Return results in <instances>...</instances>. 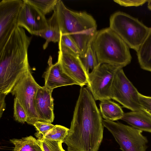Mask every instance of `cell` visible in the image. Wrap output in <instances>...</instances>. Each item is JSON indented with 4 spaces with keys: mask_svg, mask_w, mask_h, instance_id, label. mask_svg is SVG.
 I'll return each instance as SVG.
<instances>
[{
    "mask_svg": "<svg viewBox=\"0 0 151 151\" xmlns=\"http://www.w3.org/2000/svg\"><path fill=\"white\" fill-rule=\"evenodd\" d=\"M103 120L91 92L81 87L70 128L63 141L67 151H98L103 139Z\"/></svg>",
    "mask_w": 151,
    "mask_h": 151,
    "instance_id": "6da1fadb",
    "label": "cell"
},
{
    "mask_svg": "<svg viewBox=\"0 0 151 151\" xmlns=\"http://www.w3.org/2000/svg\"><path fill=\"white\" fill-rule=\"evenodd\" d=\"M32 37L17 26L0 50V93L6 95L27 72L30 70L28 49Z\"/></svg>",
    "mask_w": 151,
    "mask_h": 151,
    "instance_id": "7a4b0ae2",
    "label": "cell"
},
{
    "mask_svg": "<svg viewBox=\"0 0 151 151\" xmlns=\"http://www.w3.org/2000/svg\"><path fill=\"white\" fill-rule=\"evenodd\" d=\"M53 11L60 33L69 35L80 51V58H83L97 31L96 20L85 12L70 10L61 0H58Z\"/></svg>",
    "mask_w": 151,
    "mask_h": 151,
    "instance_id": "3957f363",
    "label": "cell"
},
{
    "mask_svg": "<svg viewBox=\"0 0 151 151\" xmlns=\"http://www.w3.org/2000/svg\"><path fill=\"white\" fill-rule=\"evenodd\" d=\"M92 45L99 64L122 68L131 62L129 47L109 27L97 31Z\"/></svg>",
    "mask_w": 151,
    "mask_h": 151,
    "instance_id": "277c9868",
    "label": "cell"
},
{
    "mask_svg": "<svg viewBox=\"0 0 151 151\" xmlns=\"http://www.w3.org/2000/svg\"><path fill=\"white\" fill-rule=\"evenodd\" d=\"M125 42L128 47L137 52L144 42L150 28L137 19L118 11L109 19V27Z\"/></svg>",
    "mask_w": 151,
    "mask_h": 151,
    "instance_id": "5b68a950",
    "label": "cell"
},
{
    "mask_svg": "<svg viewBox=\"0 0 151 151\" xmlns=\"http://www.w3.org/2000/svg\"><path fill=\"white\" fill-rule=\"evenodd\" d=\"M103 125L111 134L123 151H146L148 141L142 131L119 122L103 119Z\"/></svg>",
    "mask_w": 151,
    "mask_h": 151,
    "instance_id": "8992f818",
    "label": "cell"
},
{
    "mask_svg": "<svg viewBox=\"0 0 151 151\" xmlns=\"http://www.w3.org/2000/svg\"><path fill=\"white\" fill-rule=\"evenodd\" d=\"M40 86L36 82L29 70L20 79L11 92L25 109L27 115L26 122L33 126L38 121L35 98L37 90Z\"/></svg>",
    "mask_w": 151,
    "mask_h": 151,
    "instance_id": "52a82bcc",
    "label": "cell"
},
{
    "mask_svg": "<svg viewBox=\"0 0 151 151\" xmlns=\"http://www.w3.org/2000/svg\"><path fill=\"white\" fill-rule=\"evenodd\" d=\"M118 68L107 64H99L88 73L87 88L95 100L111 99L114 78Z\"/></svg>",
    "mask_w": 151,
    "mask_h": 151,
    "instance_id": "ba28073f",
    "label": "cell"
},
{
    "mask_svg": "<svg viewBox=\"0 0 151 151\" xmlns=\"http://www.w3.org/2000/svg\"><path fill=\"white\" fill-rule=\"evenodd\" d=\"M139 93L125 75L122 68H118L114 78L111 99L132 111L143 110L139 101Z\"/></svg>",
    "mask_w": 151,
    "mask_h": 151,
    "instance_id": "9c48e42d",
    "label": "cell"
},
{
    "mask_svg": "<svg viewBox=\"0 0 151 151\" xmlns=\"http://www.w3.org/2000/svg\"><path fill=\"white\" fill-rule=\"evenodd\" d=\"M23 2L21 0H2L0 2V50L17 26Z\"/></svg>",
    "mask_w": 151,
    "mask_h": 151,
    "instance_id": "30bf717a",
    "label": "cell"
},
{
    "mask_svg": "<svg viewBox=\"0 0 151 151\" xmlns=\"http://www.w3.org/2000/svg\"><path fill=\"white\" fill-rule=\"evenodd\" d=\"M23 2L18 17L17 26L24 28L32 35L39 36L48 27L47 20L45 16L37 8Z\"/></svg>",
    "mask_w": 151,
    "mask_h": 151,
    "instance_id": "8fae6325",
    "label": "cell"
},
{
    "mask_svg": "<svg viewBox=\"0 0 151 151\" xmlns=\"http://www.w3.org/2000/svg\"><path fill=\"white\" fill-rule=\"evenodd\" d=\"M58 61L64 72L81 87L87 84L88 76L79 56L73 52H58Z\"/></svg>",
    "mask_w": 151,
    "mask_h": 151,
    "instance_id": "7c38bea8",
    "label": "cell"
},
{
    "mask_svg": "<svg viewBox=\"0 0 151 151\" xmlns=\"http://www.w3.org/2000/svg\"><path fill=\"white\" fill-rule=\"evenodd\" d=\"M53 89L40 86L37 90L35 98V107L38 121L49 123L54 119Z\"/></svg>",
    "mask_w": 151,
    "mask_h": 151,
    "instance_id": "4fadbf2b",
    "label": "cell"
},
{
    "mask_svg": "<svg viewBox=\"0 0 151 151\" xmlns=\"http://www.w3.org/2000/svg\"><path fill=\"white\" fill-rule=\"evenodd\" d=\"M52 63L50 57L48 61L49 67L43 76L45 80V86L53 90L61 86L78 85L76 82L64 72L59 62L58 61L54 64Z\"/></svg>",
    "mask_w": 151,
    "mask_h": 151,
    "instance_id": "5bb4252c",
    "label": "cell"
},
{
    "mask_svg": "<svg viewBox=\"0 0 151 151\" xmlns=\"http://www.w3.org/2000/svg\"><path fill=\"white\" fill-rule=\"evenodd\" d=\"M121 120L135 129L151 133V115L144 110L124 113Z\"/></svg>",
    "mask_w": 151,
    "mask_h": 151,
    "instance_id": "9a60e30c",
    "label": "cell"
},
{
    "mask_svg": "<svg viewBox=\"0 0 151 151\" xmlns=\"http://www.w3.org/2000/svg\"><path fill=\"white\" fill-rule=\"evenodd\" d=\"M100 111L104 119L112 121L121 119L124 112L121 106L110 99L101 101Z\"/></svg>",
    "mask_w": 151,
    "mask_h": 151,
    "instance_id": "2e32d148",
    "label": "cell"
},
{
    "mask_svg": "<svg viewBox=\"0 0 151 151\" xmlns=\"http://www.w3.org/2000/svg\"><path fill=\"white\" fill-rule=\"evenodd\" d=\"M137 52L141 68L151 72V28Z\"/></svg>",
    "mask_w": 151,
    "mask_h": 151,
    "instance_id": "e0dca14e",
    "label": "cell"
},
{
    "mask_svg": "<svg viewBox=\"0 0 151 151\" xmlns=\"http://www.w3.org/2000/svg\"><path fill=\"white\" fill-rule=\"evenodd\" d=\"M48 27L45 30L41 32L39 36L45 39L46 41L43 45L45 50L51 42H58L60 37V32L54 14L47 20Z\"/></svg>",
    "mask_w": 151,
    "mask_h": 151,
    "instance_id": "ac0fdd59",
    "label": "cell"
},
{
    "mask_svg": "<svg viewBox=\"0 0 151 151\" xmlns=\"http://www.w3.org/2000/svg\"><path fill=\"white\" fill-rule=\"evenodd\" d=\"M9 141L14 146L13 151H43L37 139L32 136Z\"/></svg>",
    "mask_w": 151,
    "mask_h": 151,
    "instance_id": "d6986e66",
    "label": "cell"
},
{
    "mask_svg": "<svg viewBox=\"0 0 151 151\" xmlns=\"http://www.w3.org/2000/svg\"><path fill=\"white\" fill-rule=\"evenodd\" d=\"M69 129L59 125H55L51 129L43 136L35 135L37 137L46 139L62 142L67 136Z\"/></svg>",
    "mask_w": 151,
    "mask_h": 151,
    "instance_id": "ffe728a7",
    "label": "cell"
},
{
    "mask_svg": "<svg viewBox=\"0 0 151 151\" xmlns=\"http://www.w3.org/2000/svg\"><path fill=\"white\" fill-rule=\"evenodd\" d=\"M58 0H23L34 6L45 16L53 11Z\"/></svg>",
    "mask_w": 151,
    "mask_h": 151,
    "instance_id": "44dd1931",
    "label": "cell"
},
{
    "mask_svg": "<svg viewBox=\"0 0 151 151\" xmlns=\"http://www.w3.org/2000/svg\"><path fill=\"white\" fill-rule=\"evenodd\" d=\"M60 37L58 43L59 51L70 52L79 55L81 53L78 47L68 35L60 33Z\"/></svg>",
    "mask_w": 151,
    "mask_h": 151,
    "instance_id": "7402d4cb",
    "label": "cell"
},
{
    "mask_svg": "<svg viewBox=\"0 0 151 151\" xmlns=\"http://www.w3.org/2000/svg\"><path fill=\"white\" fill-rule=\"evenodd\" d=\"M92 43L89 45L84 57L81 58L88 75L90 70H92L99 64Z\"/></svg>",
    "mask_w": 151,
    "mask_h": 151,
    "instance_id": "603a6c76",
    "label": "cell"
},
{
    "mask_svg": "<svg viewBox=\"0 0 151 151\" xmlns=\"http://www.w3.org/2000/svg\"><path fill=\"white\" fill-rule=\"evenodd\" d=\"M37 139L43 151H66L62 147V142L49 140L42 138Z\"/></svg>",
    "mask_w": 151,
    "mask_h": 151,
    "instance_id": "cb8c5ba5",
    "label": "cell"
},
{
    "mask_svg": "<svg viewBox=\"0 0 151 151\" xmlns=\"http://www.w3.org/2000/svg\"><path fill=\"white\" fill-rule=\"evenodd\" d=\"M14 117L15 120L21 123L26 122L27 119V113L18 99L15 98L14 101Z\"/></svg>",
    "mask_w": 151,
    "mask_h": 151,
    "instance_id": "d4e9b609",
    "label": "cell"
},
{
    "mask_svg": "<svg viewBox=\"0 0 151 151\" xmlns=\"http://www.w3.org/2000/svg\"><path fill=\"white\" fill-rule=\"evenodd\" d=\"M33 126L37 131V132L35 134V135L43 136L52 129L55 125L51 123L37 121L34 123Z\"/></svg>",
    "mask_w": 151,
    "mask_h": 151,
    "instance_id": "484cf974",
    "label": "cell"
},
{
    "mask_svg": "<svg viewBox=\"0 0 151 151\" xmlns=\"http://www.w3.org/2000/svg\"><path fill=\"white\" fill-rule=\"evenodd\" d=\"M147 0H114V1L119 5L127 7L131 6H142Z\"/></svg>",
    "mask_w": 151,
    "mask_h": 151,
    "instance_id": "4316f807",
    "label": "cell"
},
{
    "mask_svg": "<svg viewBox=\"0 0 151 151\" xmlns=\"http://www.w3.org/2000/svg\"><path fill=\"white\" fill-rule=\"evenodd\" d=\"M139 97L140 104L143 110L151 115V97L139 93Z\"/></svg>",
    "mask_w": 151,
    "mask_h": 151,
    "instance_id": "83f0119b",
    "label": "cell"
},
{
    "mask_svg": "<svg viewBox=\"0 0 151 151\" xmlns=\"http://www.w3.org/2000/svg\"><path fill=\"white\" fill-rule=\"evenodd\" d=\"M6 95L3 93H0V117H1L5 110L6 104L5 98Z\"/></svg>",
    "mask_w": 151,
    "mask_h": 151,
    "instance_id": "f1b7e54d",
    "label": "cell"
},
{
    "mask_svg": "<svg viewBox=\"0 0 151 151\" xmlns=\"http://www.w3.org/2000/svg\"><path fill=\"white\" fill-rule=\"evenodd\" d=\"M147 2V7L148 9L151 11V0H148Z\"/></svg>",
    "mask_w": 151,
    "mask_h": 151,
    "instance_id": "f546056e",
    "label": "cell"
}]
</instances>
